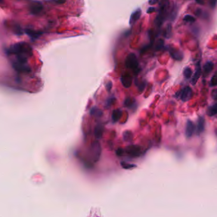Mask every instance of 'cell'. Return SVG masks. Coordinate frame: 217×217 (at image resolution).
Here are the masks:
<instances>
[{"mask_svg": "<svg viewBox=\"0 0 217 217\" xmlns=\"http://www.w3.org/2000/svg\"><path fill=\"white\" fill-rule=\"evenodd\" d=\"M141 14H142V11L140 8L137 9L134 12H133V14H131L130 19H129V24L131 25L135 24L137 21H138L139 19V18L141 17Z\"/></svg>", "mask_w": 217, "mask_h": 217, "instance_id": "cell-13", "label": "cell"}, {"mask_svg": "<svg viewBox=\"0 0 217 217\" xmlns=\"http://www.w3.org/2000/svg\"><path fill=\"white\" fill-rule=\"evenodd\" d=\"M126 66L133 70L137 71L139 67V62L137 59L136 55L134 53H130L126 59Z\"/></svg>", "mask_w": 217, "mask_h": 217, "instance_id": "cell-3", "label": "cell"}, {"mask_svg": "<svg viewBox=\"0 0 217 217\" xmlns=\"http://www.w3.org/2000/svg\"><path fill=\"white\" fill-rule=\"evenodd\" d=\"M157 9L155 7H152V6H151V7H149L148 9H147V14H151V13H153V12H155L157 11Z\"/></svg>", "mask_w": 217, "mask_h": 217, "instance_id": "cell-33", "label": "cell"}, {"mask_svg": "<svg viewBox=\"0 0 217 217\" xmlns=\"http://www.w3.org/2000/svg\"><path fill=\"white\" fill-rule=\"evenodd\" d=\"M135 103H136L135 99L130 98V97L127 98L124 101V105L127 108H132L135 106Z\"/></svg>", "mask_w": 217, "mask_h": 217, "instance_id": "cell-20", "label": "cell"}, {"mask_svg": "<svg viewBox=\"0 0 217 217\" xmlns=\"http://www.w3.org/2000/svg\"><path fill=\"white\" fill-rule=\"evenodd\" d=\"M126 152L132 157H138L141 154V148L138 145H129L126 147Z\"/></svg>", "mask_w": 217, "mask_h": 217, "instance_id": "cell-8", "label": "cell"}, {"mask_svg": "<svg viewBox=\"0 0 217 217\" xmlns=\"http://www.w3.org/2000/svg\"><path fill=\"white\" fill-rule=\"evenodd\" d=\"M171 34H172V26L170 24H167L164 36L166 38H169L171 37Z\"/></svg>", "mask_w": 217, "mask_h": 217, "instance_id": "cell-23", "label": "cell"}, {"mask_svg": "<svg viewBox=\"0 0 217 217\" xmlns=\"http://www.w3.org/2000/svg\"><path fill=\"white\" fill-rule=\"evenodd\" d=\"M201 74V66L200 62L197 63L196 67H195V71L193 75V77L191 78V83L192 86H195V85L197 83L198 80L199 79L200 77Z\"/></svg>", "mask_w": 217, "mask_h": 217, "instance_id": "cell-10", "label": "cell"}, {"mask_svg": "<svg viewBox=\"0 0 217 217\" xmlns=\"http://www.w3.org/2000/svg\"><path fill=\"white\" fill-rule=\"evenodd\" d=\"M193 74V71H192V70L190 68V67H186L184 70H183V77L187 78V79H189L191 78L192 77V75Z\"/></svg>", "mask_w": 217, "mask_h": 217, "instance_id": "cell-22", "label": "cell"}, {"mask_svg": "<svg viewBox=\"0 0 217 217\" xmlns=\"http://www.w3.org/2000/svg\"><path fill=\"white\" fill-rule=\"evenodd\" d=\"M133 138V135L131 131H126L123 133V139L125 141H131Z\"/></svg>", "mask_w": 217, "mask_h": 217, "instance_id": "cell-21", "label": "cell"}, {"mask_svg": "<svg viewBox=\"0 0 217 217\" xmlns=\"http://www.w3.org/2000/svg\"><path fill=\"white\" fill-rule=\"evenodd\" d=\"M9 55H15L16 58L27 59L33 55V52L31 45L25 42H20L12 45L6 50Z\"/></svg>", "mask_w": 217, "mask_h": 217, "instance_id": "cell-1", "label": "cell"}, {"mask_svg": "<svg viewBox=\"0 0 217 217\" xmlns=\"http://www.w3.org/2000/svg\"><path fill=\"white\" fill-rule=\"evenodd\" d=\"M169 55H171V57L178 61H182L184 58V54L182 51L179 50L176 48H175L173 46L169 45L167 48Z\"/></svg>", "mask_w": 217, "mask_h": 217, "instance_id": "cell-7", "label": "cell"}, {"mask_svg": "<svg viewBox=\"0 0 217 217\" xmlns=\"http://www.w3.org/2000/svg\"><path fill=\"white\" fill-rule=\"evenodd\" d=\"M120 81L122 86H123L125 88H129L132 85L133 79H132V77L130 76V75L125 74L121 77Z\"/></svg>", "mask_w": 217, "mask_h": 217, "instance_id": "cell-12", "label": "cell"}, {"mask_svg": "<svg viewBox=\"0 0 217 217\" xmlns=\"http://www.w3.org/2000/svg\"><path fill=\"white\" fill-rule=\"evenodd\" d=\"M217 86V74H215L212 77L210 81V86L215 87Z\"/></svg>", "mask_w": 217, "mask_h": 217, "instance_id": "cell-29", "label": "cell"}, {"mask_svg": "<svg viewBox=\"0 0 217 217\" xmlns=\"http://www.w3.org/2000/svg\"><path fill=\"white\" fill-rule=\"evenodd\" d=\"M12 68L17 71L21 73H30L31 68L27 63V59H17L12 62Z\"/></svg>", "mask_w": 217, "mask_h": 217, "instance_id": "cell-2", "label": "cell"}, {"mask_svg": "<svg viewBox=\"0 0 217 217\" xmlns=\"http://www.w3.org/2000/svg\"><path fill=\"white\" fill-rule=\"evenodd\" d=\"M216 3H217V2L216 1H211L210 2V6L213 8H214L216 5Z\"/></svg>", "mask_w": 217, "mask_h": 217, "instance_id": "cell-36", "label": "cell"}, {"mask_svg": "<svg viewBox=\"0 0 217 217\" xmlns=\"http://www.w3.org/2000/svg\"><path fill=\"white\" fill-rule=\"evenodd\" d=\"M116 101V99L114 97H112V98H110L109 99H107L106 102V105H105V106L106 108H110L111 106H112L113 105H114L115 101Z\"/></svg>", "mask_w": 217, "mask_h": 217, "instance_id": "cell-28", "label": "cell"}, {"mask_svg": "<svg viewBox=\"0 0 217 217\" xmlns=\"http://www.w3.org/2000/svg\"><path fill=\"white\" fill-rule=\"evenodd\" d=\"M158 2V1H156V0H154V1H152V0H151V1H149L148 2V3L151 5H155V3H157Z\"/></svg>", "mask_w": 217, "mask_h": 217, "instance_id": "cell-38", "label": "cell"}, {"mask_svg": "<svg viewBox=\"0 0 217 217\" xmlns=\"http://www.w3.org/2000/svg\"><path fill=\"white\" fill-rule=\"evenodd\" d=\"M121 165H122V167L124 168V169H132V168L136 167V166L135 164H127L126 163H121Z\"/></svg>", "mask_w": 217, "mask_h": 217, "instance_id": "cell-30", "label": "cell"}, {"mask_svg": "<svg viewBox=\"0 0 217 217\" xmlns=\"http://www.w3.org/2000/svg\"><path fill=\"white\" fill-rule=\"evenodd\" d=\"M52 2L55 3V4H59V5H62L64 3H66L65 1H52Z\"/></svg>", "mask_w": 217, "mask_h": 217, "instance_id": "cell-37", "label": "cell"}, {"mask_svg": "<svg viewBox=\"0 0 217 217\" xmlns=\"http://www.w3.org/2000/svg\"><path fill=\"white\" fill-rule=\"evenodd\" d=\"M178 12V9L176 8V6H175L172 9V11H171V12L170 14V15H169V19H170L172 21H173L176 18V16H177Z\"/></svg>", "mask_w": 217, "mask_h": 217, "instance_id": "cell-26", "label": "cell"}, {"mask_svg": "<svg viewBox=\"0 0 217 217\" xmlns=\"http://www.w3.org/2000/svg\"><path fill=\"white\" fill-rule=\"evenodd\" d=\"M195 131V126L194 122L191 120H188L186 123L185 126V136L187 138H189L192 136L194 132Z\"/></svg>", "mask_w": 217, "mask_h": 217, "instance_id": "cell-9", "label": "cell"}, {"mask_svg": "<svg viewBox=\"0 0 217 217\" xmlns=\"http://www.w3.org/2000/svg\"><path fill=\"white\" fill-rule=\"evenodd\" d=\"M116 154L118 156H122L124 154V150L122 148H119L116 151Z\"/></svg>", "mask_w": 217, "mask_h": 217, "instance_id": "cell-35", "label": "cell"}, {"mask_svg": "<svg viewBox=\"0 0 217 217\" xmlns=\"http://www.w3.org/2000/svg\"><path fill=\"white\" fill-rule=\"evenodd\" d=\"M206 114L209 117H213L217 114V102L207 108Z\"/></svg>", "mask_w": 217, "mask_h": 217, "instance_id": "cell-19", "label": "cell"}, {"mask_svg": "<svg viewBox=\"0 0 217 217\" xmlns=\"http://www.w3.org/2000/svg\"><path fill=\"white\" fill-rule=\"evenodd\" d=\"M25 33L29 36L31 39L36 40L43 34V32L40 31H35L32 29H26L25 30Z\"/></svg>", "mask_w": 217, "mask_h": 217, "instance_id": "cell-14", "label": "cell"}, {"mask_svg": "<svg viewBox=\"0 0 217 217\" xmlns=\"http://www.w3.org/2000/svg\"><path fill=\"white\" fill-rule=\"evenodd\" d=\"M211 96L213 100H215V101L217 100V89H215L212 90Z\"/></svg>", "mask_w": 217, "mask_h": 217, "instance_id": "cell-31", "label": "cell"}, {"mask_svg": "<svg viewBox=\"0 0 217 217\" xmlns=\"http://www.w3.org/2000/svg\"><path fill=\"white\" fill-rule=\"evenodd\" d=\"M179 97L183 102H187L191 100L193 97V90L189 87L187 86L182 89L180 91L178 92L176 94V97Z\"/></svg>", "mask_w": 217, "mask_h": 217, "instance_id": "cell-4", "label": "cell"}, {"mask_svg": "<svg viewBox=\"0 0 217 217\" xmlns=\"http://www.w3.org/2000/svg\"><path fill=\"white\" fill-rule=\"evenodd\" d=\"M104 132V126L101 124H98L94 129V135L97 139H101Z\"/></svg>", "mask_w": 217, "mask_h": 217, "instance_id": "cell-18", "label": "cell"}, {"mask_svg": "<svg viewBox=\"0 0 217 217\" xmlns=\"http://www.w3.org/2000/svg\"><path fill=\"white\" fill-rule=\"evenodd\" d=\"M197 3H199V4H204V2H199V1H197Z\"/></svg>", "mask_w": 217, "mask_h": 217, "instance_id": "cell-39", "label": "cell"}, {"mask_svg": "<svg viewBox=\"0 0 217 217\" xmlns=\"http://www.w3.org/2000/svg\"><path fill=\"white\" fill-rule=\"evenodd\" d=\"M214 68V64L211 61H207L203 66L204 76L209 74Z\"/></svg>", "mask_w": 217, "mask_h": 217, "instance_id": "cell-15", "label": "cell"}, {"mask_svg": "<svg viewBox=\"0 0 217 217\" xmlns=\"http://www.w3.org/2000/svg\"><path fill=\"white\" fill-rule=\"evenodd\" d=\"M183 21L187 22H190V23H193L195 22L196 21V18L195 17L191 15H186L183 17Z\"/></svg>", "mask_w": 217, "mask_h": 217, "instance_id": "cell-25", "label": "cell"}, {"mask_svg": "<svg viewBox=\"0 0 217 217\" xmlns=\"http://www.w3.org/2000/svg\"><path fill=\"white\" fill-rule=\"evenodd\" d=\"M43 5L39 1H32L28 5V9L30 12L33 15H38L41 14L43 11Z\"/></svg>", "mask_w": 217, "mask_h": 217, "instance_id": "cell-5", "label": "cell"}, {"mask_svg": "<svg viewBox=\"0 0 217 217\" xmlns=\"http://www.w3.org/2000/svg\"><path fill=\"white\" fill-rule=\"evenodd\" d=\"M136 85L138 86V90L140 92H141L144 90V89H145V88L146 87L147 82H146V81H142V82H141L139 83H136Z\"/></svg>", "mask_w": 217, "mask_h": 217, "instance_id": "cell-27", "label": "cell"}, {"mask_svg": "<svg viewBox=\"0 0 217 217\" xmlns=\"http://www.w3.org/2000/svg\"><path fill=\"white\" fill-rule=\"evenodd\" d=\"M205 129V119L203 117H199L197 121V127H196V133L199 135L203 133Z\"/></svg>", "mask_w": 217, "mask_h": 217, "instance_id": "cell-11", "label": "cell"}, {"mask_svg": "<svg viewBox=\"0 0 217 217\" xmlns=\"http://www.w3.org/2000/svg\"><path fill=\"white\" fill-rule=\"evenodd\" d=\"M164 46V42L163 40L159 39L155 43V50L156 51H159L160 50H161Z\"/></svg>", "mask_w": 217, "mask_h": 217, "instance_id": "cell-24", "label": "cell"}, {"mask_svg": "<svg viewBox=\"0 0 217 217\" xmlns=\"http://www.w3.org/2000/svg\"><path fill=\"white\" fill-rule=\"evenodd\" d=\"M112 86H113V84H112V82L111 81H109L108 82H107L106 83L105 87H106V90L108 92H110L111 90V89L112 88Z\"/></svg>", "mask_w": 217, "mask_h": 217, "instance_id": "cell-32", "label": "cell"}, {"mask_svg": "<svg viewBox=\"0 0 217 217\" xmlns=\"http://www.w3.org/2000/svg\"><path fill=\"white\" fill-rule=\"evenodd\" d=\"M122 115V111L120 109H115L112 112L111 114V119L114 122H118Z\"/></svg>", "mask_w": 217, "mask_h": 217, "instance_id": "cell-17", "label": "cell"}, {"mask_svg": "<svg viewBox=\"0 0 217 217\" xmlns=\"http://www.w3.org/2000/svg\"><path fill=\"white\" fill-rule=\"evenodd\" d=\"M90 154L94 162H98L101 155V147L98 141H94L91 145Z\"/></svg>", "mask_w": 217, "mask_h": 217, "instance_id": "cell-6", "label": "cell"}, {"mask_svg": "<svg viewBox=\"0 0 217 217\" xmlns=\"http://www.w3.org/2000/svg\"><path fill=\"white\" fill-rule=\"evenodd\" d=\"M90 114L91 116L94 117L100 118L102 116L103 113H102V111L101 109H99L98 107L94 106L90 110Z\"/></svg>", "mask_w": 217, "mask_h": 217, "instance_id": "cell-16", "label": "cell"}, {"mask_svg": "<svg viewBox=\"0 0 217 217\" xmlns=\"http://www.w3.org/2000/svg\"><path fill=\"white\" fill-rule=\"evenodd\" d=\"M195 15L197 16V17H201V16H204V14H203V10H201V9L200 8H198L197 9V10L195 11Z\"/></svg>", "mask_w": 217, "mask_h": 217, "instance_id": "cell-34", "label": "cell"}]
</instances>
